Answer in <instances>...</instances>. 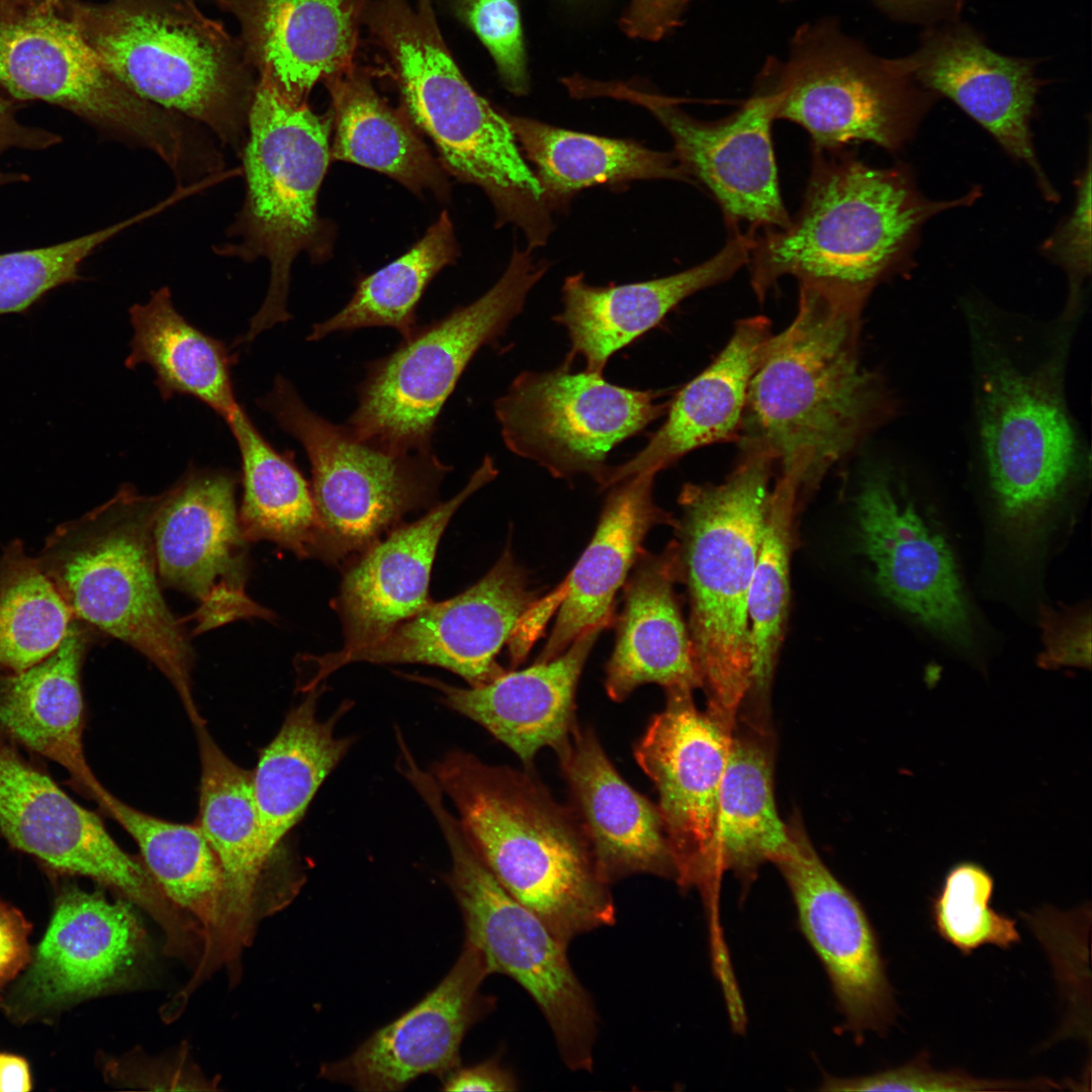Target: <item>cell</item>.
Wrapping results in <instances>:
<instances>
[{
  "mask_svg": "<svg viewBox=\"0 0 1092 1092\" xmlns=\"http://www.w3.org/2000/svg\"><path fill=\"white\" fill-rule=\"evenodd\" d=\"M472 944L447 976L419 1003L376 1030L346 1058L326 1063L320 1076L358 1091H400L423 1075L442 1079L460 1067V1048L469 1028L493 1009L480 986L489 976Z\"/></svg>",
  "mask_w": 1092,
  "mask_h": 1092,
  "instance_id": "d4e9b609",
  "label": "cell"
},
{
  "mask_svg": "<svg viewBox=\"0 0 1092 1092\" xmlns=\"http://www.w3.org/2000/svg\"><path fill=\"white\" fill-rule=\"evenodd\" d=\"M159 203L125 220L50 247L0 254V316L29 308L50 290L80 280L95 249L129 225L162 211Z\"/></svg>",
  "mask_w": 1092,
  "mask_h": 1092,
  "instance_id": "7dc6e473",
  "label": "cell"
},
{
  "mask_svg": "<svg viewBox=\"0 0 1092 1092\" xmlns=\"http://www.w3.org/2000/svg\"><path fill=\"white\" fill-rule=\"evenodd\" d=\"M0 86L63 107L112 139L156 154L178 184L203 175L215 146L194 121L141 97L100 61L66 0L0 9Z\"/></svg>",
  "mask_w": 1092,
  "mask_h": 1092,
  "instance_id": "30bf717a",
  "label": "cell"
},
{
  "mask_svg": "<svg viewBox=\"0 0 1092 1092\" xmlns=\"http://www.w3.org/2000/svg\"><path fill=\"white\" fill-rule=\"evenodd\" d=\"M1077 202L1069 219L1045 242L1043 250L1061 264L1069 275V296L1062 313L1076 320L1082 298V286L1091 270V167L1077 183Z\"/></svg>",
  "mask_w": 1092,
  "mask_h": 1092,
  "instance_id": "f907efd6",
  "label": "cell"
},
{
  "mask_svg": "<svg viewBox=\"0 0 1092 1092\" xmlns=\"http://www.w3.org/2000/svg\"><path fill=\"white\" fill-rule=\"evenodd\" d=\"M772 335L765 316L739 321L715 360L674 396L646 446L609 466L599 486L610 488L643 471L657 474L695 449L739 440L749 385Z\"/></svg>",
  "mask_w": 1092,
  "mask_h": 1092,
  "instance_id": "4dcf8cb0",
  "label": "cell"
},
{
  "mask_svg": "<svg viewBox=\"0 0 1092 1092\" xmlns=\"http://www.w3.org/2000/svg\"><path fill=\"white\" fill-rule=\"evenodd\" d=\"M418 5H420V6H429V5H431V0H418Z\"/></svg>",
  "mask_w": 1092,
  "mask_h": 1092,
  "instance_id": "94428289",
  "label": "cell"
},
{
  "mask_svg": "<svg viewBox=\"0 0 1092 1092\" xmlns=\"http://www.w3.org/2000/svg\"><path fill=\"white\" fill-rule=\"evenodd\" d=\"M37 1H40V0H0V9L1 8L13 7V6L25 5V4H29V3H33V2H37Z\"/></svg>",
  "mask_w": 1092,
  "mask_h": 1092,
  "instance_id": "91938a15",
  "label": "cell"
},
{
  "mask_svg": "<svg viewBox=\"0 0 1092 1092\" xmlns=\"http://www.w3.org/2000/svg\"><path fill=\"white\" fill-rule=\"evenodd\" d=\"M497 472L485 456L455 496L396 527L343 566L339 594L331 603L342 623L340 650L376 643L433 602L430 578L443 533L461 505Z\"/></svg>",
  "mask_w": 1092,
  "mask_h": 1092,
  "instance_id": "484cf974",
  "label": "cell"
},
{
  "mask_svg": "<svg viewBox=\"0 0 1092 1092\" xmlns=\"http://www.w3.org/2000/svg\"><path fill=\"white\" fill-rule=\"evenodd\" d=\"M774 860L791 891L801 929L827 973L845 1026L886 1032L897 1014L875 929L861 904L830 872L799 818Z\"/></svg>",
  "mask_w": 1092,
  "mask_h": 1092,
  "instance_id": "7402d4cb",
  "label": "cell"
},
{
  "mask_svg": "<svg viewBox=\"0 0 1092 1092\" xmlns=\"http://www.w3.org/2000/svg\"><path fill=\"white\" fill-rule=\"evenodd\" d=\"M508 114V113H507ZM520 150L534 166L543 197L553 211L578 191L634 180H693L674 154L631 140L573 131L529 117L508 114Z\"/></svg>",
  "mask_w": 1092,
  "mask_h": 1092,
  "instance_id": "74e56055",
  "label": "cell"
},
{
  "mask_svg": "<svg viewBox=\"0 0 1092 1092\" xmlns=\"http://www.w3.org/2000/svg\"><path fill=\"white\" fill-rule=\"evenodd\" d=\"M424 802L448 845L451 868L444 881L460 907L465 942L482 954L489 974H503L533 999L571 1071L589 1072L598 1034V1014L588 991L571 968L568 944L515 900L483 863L443 795L430 791Z\"/></svg>",
  "mask_w": 1092,
  "mask_h": 1092,
  "instance_id": "5bb4252c",
  "label": "cell"
},
{
  "mask_svg": "<svg viewBox=\"0 0 1092 1092\" xmlns=\"http://www.w3.org/2000/svg\"><path fill=\"white\" fill-rule=\"evenodd\" d=\"M576 97L607 96L648 109L669 133L678 163L714 196L729 230L741 222L757 230L785 229L791 217L781 196L771 142L774 101L755 89L739 109L708 121L684 111L679 100L644 91L631 83L577 77Z\"/></svg>",
  "mask_w": 1092,
  "mask_h": 1092,
  "instance_id": "e0dca14e",
  "label": "cell"
},
{
  "mask_svg": "<svg viewBox=\"0 0 1092 1092\" xmlns=\"http://www.w3.org/2000/svg\"><path fill=\"white\" fill-rule=\"evenodd\" d=\"M201 763L198 826L212 848L223 879V918L212 963L237 958L250 938L257 892L266 863L252 771L230 759L205 724L194 726Z\"/></svg>",
  "mask_w": 1092,
  "mask_h": 1092,
  "instance_id": "e575fe53",
  "label": "cell"
},
{
  "mask_svg": "<svg viewBox=\"0 0 1092 1092\" xmlns=\"http://www.w3.org/2000/svg\"><path fill=\"white\" fill-rule=\"evenodd\" d=\"M332 115L294 104L257 80L240 154L245 176L243 205L213 246L219 256L244 262L265 258L270 280L265 299L245 335L250 344L262 332L291 318L287 311L291 268L304 253L313 263L332 257L335 228L317 211V197L331 159Z\"/></svg>",
  "mask_w": 1092,
  "mask_h": 1092,
  "instance_id": "9c48e42d",
  "label": "cell"
},
{
  "mask_svg": "<svg viewBox=\"0 0 1092 1092\" xmlns=\"http://www.w3.org/2000/svg\"><path fill=\"white\" fill-rule=\"evenodd\" d=\"M242 459L240 525L248 542L269 541L298 558H310L316 514L309 483L293 454H282L239 405L225 420Z\"/></svg>",
  "mask_w": 1092,
  "mask_h": 1092,
  "instance_id": "b9f144b4",
  "label": "cell"
},
{
  "mask_svg": "<svg viewBox=\"0 0 1092 1092\" xmlns=\"http://www.w3.org/2000/svg\"><path fill=\"white\" fill-rule=\"evenodd\" d=\"M798 491L778 481L771 487L762 540L748 597L752 649L750 697L766 700L788 614L793 514Z\"/></svg>",
  "mask_w": 1092,
  "mask_h": 1092,
  "instance_id": "f6af8a7d",
  "label": "cell"
},
{
  "mask_svg": "<svg viewBox=\"0 0 1092 1092\" xmlns=\"http://www.w3.org/2000/svg\"><path fill=\"white\" fill-rule=\"evenodd\" d=\"M237 477L189 468L162 492L153 528L161 582L195 599L198 632L272 614L246 594L248 540L239 520Z\"/></svg>",
  "mask_w": 1092,
  "mask_h": 1092,
  "instance_id": "44dd1931",
  "label": "cell"
},
{
  "mask_svg": "<svg viewBox=\"0 0 1092 1092\" xmlns=\"http://www.w3.org/2000/svg\"><path fill=\"white\" fill-rule=\"evenodd\" d=\"M766 731L755 734L733 730L722 779L716 841L720 876L725 871L751 880L758 868L774 860L790 839L789 826L778 812L772 757L764 741Z\"/></svg>",
  "mask_w": 1092,
  "mask_h": 1092,
  "instance_id": "60d3db41",
  "label": "cell"
},
{
  "mask_svg": "<svg viewBox=\"0 0 1092 1092\" xmlns=\"http://www.w3.org/2000/svg\"><path fill=\"white\" fill-rule=\"evenodd\" d=\"M538 600L508 545L472 586L449 600L432 602L376 643L305 656L309 676L300 689H314L355 662L428 664L458 674L470 687L486 684L506 671L495 658Z\"/></svg>",
  "mask_w": 1092,
  "mask_h": 1092,
  "instance_id": "ac0fdd59",
  "label": "cell"
},
{
  "mask_svg": "<svg viewBox=\"0 0 1092 1092\" xmlns=\"http://www.w3.org/2000/svg\"><path fill=\"white\" fill-rule=\"evenodd\" d=\"M782 1H787V0H782Z\"/></svg>",
  "mask_w": 1092,
  "mask_h": 1092,
  "instance_id": "6125c7cd",
  "label": "cell"
},
{
  "mask_svg": "<svg viewBox=\"0 0 1092 1092\" xmlns=\"http://www.w3.org/2000/svg\"><path fill=\"white\" fill-rule=\"evenodd\" d=\"M678 579L675 541L659 554L640 553L625 582L624 609L606 666L605 688L613 701H625L645 684L702 688L674 593Z\"/></svg>",
  "mask_w": 1092,
  "mask_h": 1092,
  "instance_id": "836d02e7",
  "label": "cell"
},
{
  "mask_svg": "<svg viewBox=\"0 0 1092 1092\" xmlns=\"http://www.w3.org/2000/svg\"><path fill=\"white\" fill-rule=\"evenodd\" d=\"M891 18L926 27L960 19L966 0H872Z\"/></svg>",
  "mask_w": 1092,
  "mask_h": 1092,
  "instance_id": "9f6ffc18",
  "label": "cell"
},
{
  "mask_svg": "<svg viewBox=\"0 0 1092 1092\" xmlns=\"http://www.w3.org/2000/svg\"><path fill=\"white\" fill-rule=\"evenodd\" d=\"M0 733V832L56 876H82L140 906L158 924L175 907L146 866L126 853L98 815L74 801Z\"/></svg>",
  "mask_w": 1092,
  "mask_h": 1092,
  "instance_id": "d6986e66",
  "label": "cell"
},
{
  "mask_svg": "<svg viewBox=\"0 0 1092 1092\" xmlns=\"http://www.w3.org/2000/svg\"><path fill=\"white\" fill-rule=\"evenodd\" d=\"M756 89L772 98L775 119L799 124L813 149L825 151L853 142L897 150L936 96L897 59L874 55L832 18L800 26L788 60L768 58Z\"/></svg>",
  "mask_w": 1092,
  "mask_h": 1092,
  "instance_id": "7c38bea8",
  "label": "cell"
},
{
  "mask_svg": "<svg viewBox=\"0 0 1092 1092\" xmlns=\"http://www.w3.org/2000/svg\"><path fill=\"white\" fill-rule=\"evenodd\" d=\"M979 188L930 200L905 169H878L841 150L813 149L801 209L785 229L754 236L751 286L759 301L784 276L839 285L870 295L906 263L933 215L969 205Z\"/></svg>",
  "mask_w": 1092,
  "mask_h": 1092,
  "instance_id": "277c9868",
  "label": "cell"
},
{
  "mask_svg": "<svg viewBox=\"0 0 1092 1092\" xmlns=\"http://www.w3.org/2000/svg\"><path fill=\"white\" fill-rule=\"evenodd\" d=\"M90 635L75 619L60 646L20 672L0 670V733L64 767L71 785L99 806L108 795L83 747L81 668Z\"/></svg>",
  "mask_w": 1092,
  "mask_h": 1092,
  "instance_id": "1f68e13d",
  "label": "cell"
},
{
  "mask_svg": "<svg viewBox=\"0 0 1092 1092\" xmlns=\"http://www.w3.org/2000/svg\"><path fill=\"white\" fill-rule=\"evenodd\" d=\"M897 61L920 86L947 97L986 128L1031 169L1043 196L1058 200L1036 159L1029 130L1044 83L1035 75L1040 60L999 54L970 24L958 19L926 27L918 48Z\"/></svg>",
  "mask_w": 1092,
  "mask_h": 1092,
  "instance_id": "cb8c5ba5",
  "label": "cell"
},
{
  "mask_svg": "<svg viewBox=\"0 0 1092 1092\" xmlns=\"http://www.w3.org/2000/svg\"><path fill=\"white\" fill-rule=\"evenodd\" d=\"M363 21L394 81L401 108L427 134L446 173L482 189L496 225L511 223L528 249L542 247L554 224L552 210L524 158L507 113L468 83L452 59L433 9L405 0L368 2Z\"/></svg>",
  "mask_w": 1092,
  "mask_h": 1092,
  "instance_id": "5b68a950",
  "label": "cell"
},
{
  "mask_svg": "<svg viewBox=\"0 0 1092 1092\" xmlns=\"http://www.w3.org/2000/svg\"><path fill=\"white\" fill-rule=\"evenodd\" d=\"M860 552L881 595L947 642L969 647L973 626L952 551L904 486L876 473L855 499Z\"/></svg>",
  "mask_w": 1092,
  "mask_h": 1092,
  "instance_id": "603a6c76",
  "label": "cell"
},
{
  "mask_svg": "<svg viewBox=\"0 0 1092 1092\" xmlns=\"http://www.w3.org/2000/svg\"><path fill=\"white\" fill-rule=\"evenodd\" d=\"M303 447L311 466L316 530L310 558L344 566L405 516L429 510L452 470L432 450L394 451L313 413L278 375L257 399Z\"/></svg>",
  "mask_w": 1092,
  "mask_h": 1092,
  "instance_id": "8fae6325",
  "label": "cell"
},
{
  "mask_svg": "<svg viewBox=\"0 0 1092 1092\" xmlns=\"http://www.w3.org/2000/svg\"><path fill=\"white\" fill-rule=\"evenodd\" d=\"M604 628L580 635L562 654L517 671H504L492 680L459 688L438 678L403 674L439 693L449 709L486 729L533 770L544 747L562 748L578 727L575 694L589 652Z\"/></svg>",
  "mask_w": 1092,
  "mask_h": 1092,
  "instance_id": "f1b7e54d",
  "label": "cell"
},
{
  "mask_svg": "<svg viewBox=\"0 0 1092 1092\" xmlns=\"http://www.w3.org/2000/svg\"><path fill=\"white\" fill-rule=\"evenodd\" d=\"M325 684L305 692L252 770L260 826V854L268 862L278 844L304 815L317 790L352 747L336 726L350 710L346 701L327 719L317 714Z\"/></svg>",
  "mask_w": 1092,
  "mask_h": 1092,
  "instance_id": "d590c367",
  "label": "cell"
},
{
  "mask_svg": "<svg viewBox=\"0 0 1092 1092\" xmlns=\"http://www.w3.org/2000/svg\"><path fill=\"white\" fill-rule=\"evenodd\" d=\"M24 179H25V176L22 175V174L5 173V172L0 171V186L4 185V184H7V183L15 182V181H22Z\"/></svg>",
  "mask_w": 1092,
  "mask_h": 1092,
  "instance_id": "680465c9",
  "label": "cell"
},
{
  "mask_svg": "<svg viewBox=\"0 0 1092 1092\" xmlns=\"http://www.w3.org/2000/svg\"><path fill=\"white\" fill-rule=\"evenodd\" d=\"M730 232L715 256L665 277L606 287L589 285L583 274L566 277L563 309L553 317L570 340L566 362L581 356L586 371L602 374L614 353L657 326L684 299L732 277L749 263L754 237Z\"/></svg>",
  "mask_w": 1092,
  "mask_h": 1092,
  "instance_id": "f546056e",
  "label": "cell"
},
{
  "mask_svg": "<svg viewBox=\"0 0 1092 1092\" xmlns=\"http://www.w3.org/2000/svg\"><path fill=\"white\" fill-rule=\"evenodd\" d=\"M241 27L258 79L294 104L320 81L355 67L367 0H216Z\"/></svg>",
  "mask_w": 1092,
  "mask_h": 1092,
  "instance_id": "4316f807",
  "label": "cell"
},
{
  "mask_svg": "<svg viewBox=\"0 0 1092 1092\" xmlns=\"http://www.w3.org/2000/svg\"><path fill=\"white\" fill-rule=\"evenodd\" d=\"M0 1057H1V1053H0Z\"/></svg>",
  "mask_w": 1092,
  "mask_h": 1092,
  "instance_id": "be15d7a7",
  "label": "cell"
},
{
  "mask_svg": "<svg viewBox=\"0 0 1092 1092\" xmlns=\"http://www.w3.org/2000/svg\"><path fill=\"white\" fill-rule=\"evenodd\" d=\"M149 954L128 900L63 884L49 926L25 970L0 992L18 1024L50 1022L87 999L129 985Z\"/></svg>",
  "mask_w": 1092,
  "mask_h": 1092,
  "instance_id": "2e32d148",
  "label": "cell"
},
{
  "mask_svg": "<svg viewBox=\"0 0 1092 1092\" xmlns=\"http://www.w3.org/2000/svg\"><path fill=\"white\" fill-rule=\"evenodd\" d=\"M519 1088L517 1078L496 1059L474 1066L458 1067L443 1078L444 1091L509 1092Z\"/></svg>",
  "mask_w": 1092,
  "mask_h": 1092,
  "instance_id": "11a10c76",
  "label": "cell"
},
{
  "mask_svg": "<svg viewBox=\"0 0 1092 1092\" xmlns=\"http://www.w3.org/2000/svg\"><path fill=\"white\" fill-rule=\"evenodd\" d=\"M719 484H685L678 495L679 578L690 600L689 634L707 712L733 729L749 698L752 649L748 597L770 497L772 458L742 444Z\"/></svg>",
  "mask_w": 1092,
  "mask_h": 1092,
  "instance_id": "8992f818",
  "label": "cell"
},
{
  "mask_svg": "<svg viewBox=\"0 0 1092 1092\" xmlns=\"http://www.w3.org/2000/svg\"><path fill=\"white\" fill-rule=\"evenodd\" d=\"M602 880L634 875L676 882L677 870L657 805L618 772L590 727H578L555 752Z\"/></svg>",
  "mask_w": 1092,
  "mask_h": 1092,
  "instance_id": "83f0119b",
  "label": "cell"
},
{
  "mask_svg": "<svg viewBox=\"0 0 1092 1092\" xmlns=\"http://www.w3.org/2000/svg\"><path fill=\"white\" fill-rule=\"evenodd\" d=\"M549 264L516 249L494 285L479 298L402 339L368 365L347 426L359 437L395 451L430 450L436 423L460 376L524 308Z\"/></svg>",
  "mask_w": 1092,
  "mask_h": 1092,
  "instance_id": "4fadbf2b",
  "label": "cell"
},
{
  "mask_svg": "<svg viewBox=\"0 0 1092 1092\" xmlns=\"http://www.w3.org/2000/svg\"><path fill=\"white\" fill-rule=\"evenodd\" d=\"M60 142L52 131L20 123L12 104L0 97V155L10 149L43 150Z\"/></svg>",
  "mask_w": 1092,
  "mask_h": 1092,
  "instance_id": "6f0895ef",
  "label": "cell"
},
{
  "mask_svg": "<svg viewBox=\"0 0 1092 1092\" xmlns=\"http://www.w3.org/2000/svg\"><path fill=\"white\" fill-rule=\"evenodd\" d=\"M101 809L134 839L144 864L166 897L192 915L204 936L197 970L217 945L223 918V879L198 824H180L139 811L111 793Z\"/></svg>",
  "mask_w": 1092,
  "mask_h": 1092,
  "instance_id": "ab89813d",
  "label": "cell"
},
{
  "mask_svg": "<svg viewBox=\"0 0 1092 1092\" xmlns=\"http://www.w3.org/2000/svg\"><path fill=\"white\" fill-rule=\"evenodd\" d=\"M430 771L495 880L557 938L569 944L616 922L610 885L598 873L574 810L559 803L534 769L492 765L454 749Z\"/></svg>",
  "mask_w": 1092,
  "mask_h": 1092,
  "instance_id": "3957f363",
  "label": "cell"
},
{
  "mask_svg": "<svg viewBox=\"0 0 1092 1092\" xmlns=\"http://www.w3.org/2000/svg\"><path fill=\"white\" fill-rule=\"evenodd\" d=\"M653 390L607 381L601 373H520L494 401L503 440L516 455L556 478L587 474L600 484L609 453L664 414Z\"/></svg>",
  "mask_w": 1092,
  "mask_h": 1092,
  "instance_id": "9a60e30c",
  "label": "cell"
},
{
  "mask_svg": "<svg viewBox=\"0 0 1092 1092\" xmlns=\"http://www.w3.org/2000/svg\"><path fill=\"white\" fill-rule=\"evenodd\" d=\"M994 879L981 864L962 861L946 873L931 900L938 935L963 954L984 945L1010 948L1021 940L1016 921L991 907Z\"/></svg>",
  "mask_w": 1092,
  "mask_h": 1092,
  "instance_id": "bcb514c9",
  "label": "cell"
},
{
  "mask_svg": "<svg viewBox=\"0 0 1092 1092\" xmlns=\"http://www.w3.org/2000/svg\"><path fill=\"white\" fill-rule=\"evenodd\" d=\"M967 317L976 452L1003 535L1028 556L1090 471L1065 388L1074 321L1034 324L979 306Z\"/></svg>",
  "mask_w": 1092,
  "mask_h": 1092,
  "instance_id": "6da1fadb",
  "label": "cell"
},
{
  "mask_svg": "<svg viewBox=\"0 0 1092 1092\" xmlns=\"http://www.w3.org/2000/svg\"><path fill=\"white\" fill-rule=\"evenodd\" d=\"M452 7L489 52L505 87L526 95L529 75L517 0H453Z\"/></svg>",
  "mask_w": 1092,
  "mask_h": 1092,
  "instance_id": "681fc988",
  "label": "cell"
},
{
  "mask_svg": "<svg viewBox=\"0 0 1092 1092\" xmlns=\"http://www.w3.org/2000/svg\"><path fill=\"white\" fill-rule=\"evenodd\" d=\"M1042 639L1045 646L1043 666L1090 665V613L1084 608L1055 611L1042 608Z\"/></svg>",
  "mask_w": 1092,
  "mask_h": 1092,
  "instance_id": "816d5d0a",
  "label": "cell"
},
{
  "mask_svg": "<svg viewBox=\"0 0 1092 1092\" xmlns=\"http://www.w3.org/2000/svg\"><path fill=\"white\" fill-rule=\"evenodd\" d=\"M30 932L31 924L23 913L0 898V992L29 964Z\"/></svg>",
  "mask_w": 1092,
  "mask_h": 1092,
  "instance_id": "f5cc1de1",
  "label": "cell"
},
{
  "mask_svg": "<svg viewBox=\"0 0 1092 1092\" xmlns=\"http://www.w3.org/2000/svg\"><path fill=\"white\" fill-rule=\"evenodd\" d=\"M1064 1083L1049 1078L1029 1080L987 1079L962 1070L940 1071L929 1063L927 1053L917 1055L908 1063L871 1075L857 1077L823 1076L821 1091H1050L1062 1090Z\"/></svg>",
  "mask_w": 1092,
  "mask_h": 1092,
  "instance_id": "c3c4849f",
  "label": "cell"
},
{
  "mask_svg": "<svg viewBox=\"0 0 1092 1092\" xmlns=\"http://www.w3.org/2000/svg\"><path fill=\"white\" fill-rule=\"evenodd\" d=\"M103 65L146 100L207 127L240 156L257 81L240 41L194 0H66Z\"/></svg>",
  "mask_w": 1092,
  "mask_h": 1092,
  "instance_id": "ba28073f",
  "label": "cell"
},
{
  "mask_svg": "<svg viewBox=\"0 0 1092 1092\" xmlns=\"http://www.w3.org/2000/svg\"><path fill=\"white\" fill-rule=\"evenodd\" d=\"M459 256L449 213L444 210L404 254L363 277L349 302L335 315L314 324L308 341L335 332L369 327L395 329L402 339L417 328V307L432 279Z\"/></svg>",
  "mask_w": 1092,
  "mask_h": 1092,
  "instance_id": "7bdbcfd3",
  "label": "cell"
},
{
  "mask_svg": "<svg viewBox=\"0 0 1092 1092\" xmlns=\"http://www.w3.org/2000/svg\"><path fill=\"white\" fill-rule=\"evenodd\" d=\"M331 97L332 161L353 163L397 181L417 195L445 201V170L402 108L391 106L356 66L324 81Z\"/></svg>",
  "mask_w": 1092,
  "mask_h": 1092,
  "instance_id": "8d00e7d4",
  "label": "cell"
},
{
  "mask_svg": "<svg viewBox=\"0 0 1092 1092\" xmlns=\"http://www.w3.org/2000/svg\"><path fill=\"white\" fill-rule=\"evenodd\" d=\"M656 473L643 471L610 487L595 534L566 579L552 632L535 662L562 654L580 635L613 622L618 590L656 525L675 520L653 500Z\"/></svg>",
  "mask_w": 1092,
  "mask_h": 1092,
  "instance_id": "d6a6232c",
  "label": "cell"
},
{
  "mask_svg": "<svg viewBox=\"0 0 1092 1092\" xmlns=\"http://www.w3.org/2000/svg\"><path fill=\"white\" fill-rule=\"evenodd\" d=\"M74 617L19 540L0 557V670L20 672L51 655Z\"/></svg>",
  "mask_w": 1092,
  "mask_h": 1092,
  "instance_id": "ee69618b",
  "label": "cell"
},
{
  "mask_svg": "<svg viewBox=\"0 0 1092 1092\" xmlns=\"http://www.w3.org/2000/svg\"><path fill=\"white\" fill-rule=\"evenodd\" d=\"M162 493L124 484L107 502L56 527L36 557L74 617L129 645L171 682L193 725L194 653L168 607L153 528Z\"/></svg>",
  "mask_w": 1092,
  "mask_h": 1092,
  "instance_id": "52a82bcc",
  "label": "cell"
},
{
  "mask_svg": "<svg viewBox=\"0 0 1092 1092\" xmlns=\"http://www.w3.org/2000/svg\"><path fill=\"white\" fill-rule=\"evenodd\" d=\"M692 690H665L664 709L650 720L634 756L652 781L677 870L676 884L712 892L718 805L733 730L694 704Z\"/></svg>",
  "mask_w": 1092,
  "mask_h": 1092,
  "instance_id": "ffe728a7",
  "label": "cell"
},
{
  "mask_svg": "<svg viewBox=\"0 0 1092 1092\" xmlns=\"http://www.w3.org/2000/svg\"><path fill=\"white\" fill-rule=\"evenodd\" d=\"M691 0H630L620 26L630 37L656 41L680 24Z\"/></svg>",
  "mask_w": 1092,
  "mask_h": 1092,
  "instance_id": "db71d44e",
  "label": "cell"
},
{
  "mask_svg": "<svg viewBox=\"0 0 1092 1092\" xmlns=\"http://www.w3.org/2000/svg\"><path fill=\"white\" fill-rule=\"evenodd\" d=\"M129 321L133 335L124 364L129 369L151 366L164 400L188 395L223 419L240 405L232 382L236 356L177 311L168 287L152 292L146 303L133 304Z\"/></svg>",
  "mask_w": 1092,
  "mask_h": 1092,
  "instance_id": "f35d334b",
  "label": "cell"
},
{
  "mask_svg": "<svg viewBox=\"0 0 1092 1092\" xmlns=\"http://www.w3.org/2000/svg\"><path fill=\"white\" fill-rule=\"evenodd\" d=\"M792 323L772 335L751 379L739 440L770 455L778 480L816 485L890 413L859 359L869 294L804 281Z\"/></svg>",
  "mask_w": 1092,
  "mask_h": 1092,
  "instance_id": "7a4b0ae2",
  "label": "cell"
}]
</instances>
